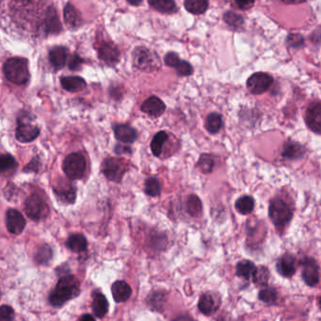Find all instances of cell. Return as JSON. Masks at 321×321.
<instances>
[{"label": "cell", "mask_w": 321, "mask_h": 321, "mask_svg": "<svg viewBox=\"0 0 321 321\" xmlns=\"http://www.w3.org/2000/svg\"><path fill=\"white\" fill-rule=\"evenodd\" d=\"M222 127V118L219 113L212 112L210 113L206 120H205V128L210 134H217Z\"/></svg>", "instance_id": "obj_30"}, {"label": "cell", "mask_w": 321, "mask_h": 321, "mask_svg": "<svg viewBox=\"0 0 321 321\" xmlns=\"http://www.w3.org/2000/svg\"><path fill=\"white\" fill-rule=\"evenodd\" d=\"M255 266L252 262L243 260L240 262L237 266V275L243 279H250L255 271Z\"/></svg>", "instance_id": "obj_31"}, {"label": "cell", "mask_w": 321, "mask_h": 321, "mask_svg": "<svg viewBox=\"0 0 321 321\" xmlns=\"http://www.w3.org/2000/svg\"><path fill=\"white\" fill-rule=\"evenodd\" d=\"M87 240L81 234L71 235L66 241V246L71 251L75 252H83L87 249Z\"/></svg>", "instance_id": "obj_24"}, {"label": "cell", "mask_w": 321, "mask_h": 321, "mask_svg": "<svg viewBox=\"0 0 321 321\" xmlns=\"http://www.w3.org/2000/svg\"><path fill=\"white\" fill-rule=\"evenodd\" d=\"M63 18L67 27L71 30L79 29L82 24L80 13L72 4H67L63 11Z\"/></svg>", "instance_id": "obj_17"}, {"label": "cell", "mask_w": 321, "mask_h": 321, "mask_svg": "<svg viewBox=\"0 0 321 321\" xmlns=\"http://www.w3.org/2000/svg\"><path fill=\"white\" fill-rule=\"evenodd\" d=\"M277 297H278L277 291L273 287H266L259 292L260 301L270 305H272L276 302Z\"/></svg>", "instance_id": "obj_39"}, {"label": "cell", "mask_w": 321, "mask_h": 321, "mask_svg": "<svg viewBox=\"0 0 321 321\" xmlns=\"http://www.w3.org/2000/svg\"><path fill=\"white\" fill-rule=\"evenodd\" d=\"M234 5H236L238 8H240L241 10H249L254 5V2L252 1H249V2H234Z\"/></svg>", "instance_id": "obj_46"}, {"label": "cell", "mask_w": 321, "mask_h": 321, "mask_svg": "<svg viewBox=\"0 0 321 321\" xmlns=\"http://www.w3.org/2000/svg\"><path fill=\"white\" fill-rule=\"evenodd\" d=\"M120 51L112 42H105L101 45L98 50V57L108 65L114 66L120 60Z\"/></svg>", "instance_id": "obj_12"}, {"label": "cell", "mask_w": 321, "mask_h": 321, "mask_svg": "<svg viewBox=\"0 0 321 321\" xmlns=\"http://www.w3.org/2000/svg\"><path fill=\"white\" fill-rule=\"evenodd\" d=\"M128 3H129L130 5H133V6H139V5H141V3H142V1H138V2H134V1H128Z\"/></svg>", "instance_id": "obj_50"}, {"label": "cell", "mask_w": 321, "mask_h": 321, "mask_svg": "<svg viewBox=\"0 0 321 321\" xmlns=\"http://www.w3.org/2000/svg\"><path fill=\"white\" fill-rule=\"evenodd\" d=\"M302 278L310 286H315L318 284V282L320 281V273H319V266L315 259L307 258L303 262Z\"/></svg>", "instance_id": "obj_13"}, {"label": "cell", "mask_w": 321, "mask_h": 321, "mask_svg": "<svg viewBox=\"0 0 321 321\" xmlns=\"http://www.w3.org/2000/svg\"><path fill=\"white\" fill-rule=\"evenodd\" d=\"M14 319V311L9 305L0 307V321H12Z\"/></svg>", "instance_id": "obj_43"}, {"label": "cell", "mask_w": 321, "mask_h": 321, "mask_svg": "<svg viewBox=\"0 0 321 321\" xmlns=\"http://www.w3.org/2000/svg\"><path fill=\"white\" fill-rule=\"evenodd\" d=\"M115 152L119 155H121V154H131V148L130 147H127L125 145H117L116 148H115Z\"/></svg>", "instance_id": "obj_47"}, {"label": "cell", "mask_w": 321, "mask_h": 321, "mask_svg": "<svg viewBox=\"0 0 321 321\" xmlns=\"http://www.w3.org/2000/svg\"><path fill=\"white\" fill-rule=\"evenodd\" d=\"M223 20L233 29H239L244 24V18L241 14H238L234 11H227L223 15Z\"/></svg>", "instance_id": "obj_36"}, {"label": "cell", "mask_w": 321, "mask_h": 321, "mask_svg": "<svg viewBox=\"0 0 321 321\" xmlns=\"http://www.w3.org/2000/svg\"><path fill=\"white\" fill-rule=\"evenodd\" d=\"M39 134H40V129L36 125H33L30 122L19 121L15 132V138L20 142L28 143L36 140Z\"/></svg>", "instance_id": "obj_10"}, {"label": "cell", "mask_w": 321, "mask_h": 321, "mask_svg": "<svg viewBox=\"0 0 321 321\" xmlns=\"http://www.w3.org/2000/svg\"><path fill=\"white\" fill-rule=\"evenodd\" d=\"M269 214L274 225L283 227L286 225L292 218V210L286 201L280 198L273 199L270 204Z\"/></svg>", "instance_id": "obj_4"}, {"label": "cell", "mask_w": 321, "mask_h": 321, "mask_svg": "<svg viewBox=\"0 0 321 321\" xmlns=\"http://www.w3.org/2000/svg\"><path fill=\"white\" fill-rule=\"evenodd\" d=\"M145 193L151 196L156 197L161 193V185L160 181L156 177H149L145 181Z\"/></svg>", "instance_id": "obj_34"}, {"label": "cell", "mask_w": 321, "mask_h": 321, "mask_svg": "<svg viewBox=\"0 0 321 321\" xmlns=\"http://www.w3.org/2000/svg\"><path fill=\"white\" fill-rule=\"evenodd\" d=\"M6 226L11 234L20 235L26 227V220L19 211L9 209L6 213Z\"/></svg>", "instance_id": "obj_9"}, {"label": "cell", "mask_w": 321, "mask_h": 321, "mask_svg": "<svg viewBox=\"0 0 321 321\" xmlns=\"http://www.w3.org/2000/svg\"><path fill=\"white\" fill-rule=\"evenodd\" d=\"M80 321H95V320L90 315H84L81 317Z\"/></svg>", "instance_id": "obj_49"}, {"label": "cell", "mask_w": 321, "mask_h": 321, "mask_svg": "<svg viewBox=\"0 0 321 321\" xmlns=\"http://www.w3.org/2000/svg\"><path fill=\"white\" fill-rule=\"evenodd\" d=\"M82 63H83V60L80 57L79 55H74L69 61V67L71 70H79Z\"/></svg>", "instance_id": "obj_45"}, {"label": "cell", "mask_w": 321, "mask_h": 321, "mask_svg": "<svg viewBox=\"0 0 321 321\" xmlns=\"http://www.w3.org/2000/svg\"><path fill=\"white\" fill-rule=\"evenodd\" d=\"M92 311L94 315L102 319L104 318L107 313L109 311V302L107 298L101 294V293H95L93 295V301H92Z\"/></svg>", "instance_id": "obj_23"}, {"label": "cell", "mask_w": 321, "mask_h": 321, "mask_svg": "<svg viewBox=\"0 0 321 321\" xmlns=\"http://www.w3.org/2000/svg\"><path fill=\"white\" fill-rule=\"evenodd\" d=\"M272 83L273 78L271 75L259 72L251 75L249 78V80H247V88L252 94L258 95L269 90Z\"/></svg>", "instance_id": "obj_8"}, {"label": "cell", "mask_w": 321, "mask_h": 321, "mask_svg": "<svg viewBox=\"0 0 321 321\" xmlns=\"http://www.w3.org/2000/svg\"><path fill=\"white\" fill-rule=\"evenodd\" d=\"M305 147L296 141H288L283 144L281 156L286 160H299L304 157Z\"/></svg>", "instance_id": "obj_15"}, {"label": "cell", "mask_w": 321, "mask_h": 321, "mask_svg": "<svg viewBox=\"0 0 321 321\" xmlns=\"http://www.w3.org/2000/svg\"><path fill=\"white\" fill-rule=\"evenodd\" d=\"M55 192L60 197L61 201L67 203H73L76 200V191L73 187H62L60 189H55Z\"/></svg>", "instance_id": "obj_35"}, {"label": "cell", "mask_w": 321, "mask_h": 321, "mask_svg": "<svg viewBox=\"0 0 321 321\" xmlns=\"http://www.w3.org/2000/svg\"><path fill=\"white\" fill-rule=\"evenodd\" d=\"M80 293V284L79 280L73 275L61 277L56 288L51 293L49 301L55 307H60L67 301L77 298Z\"/></svg>", "instance_id": "obj_1"}, {"label": "cell", "mask_w": 321, "mask_h": 321, "mask_svg": "<svg viewBox=\"0 0 321 321\" xmlns=\"http://www.w3.org/2000/svg\"><path fill=\"white\" fill-rule=\"evenodd\" d=\"M112 296L115 301L117 302H123L126 301L130 298L132 290L127 282L124 281H115L111 287Z\"/></svg>", "instance_id": "obj_18"}, {"label": "cell", "mask_w": 321, "mask_h": 321, "mask_svg": "<svg viewBox=\"0 0 321 321\" xmlns=\"http://www.w3.org/2000/svg\"><path fill=\"white\" fill-rule=\"evenodd\" d=\"M168 139L169 136L165 131H160L155 135L153 141L151 142V150L155 157H160L163 150V145L168 141Z\"/></svg>", "instance_id": "obj_27"}, {"label": "cell", "mask_w": 321, "mask_h": 321, "mask_svg": "<svg viewBox=\"0 0 321 321\" xmlns=\"http://www.w3.org/2000/svg\"><path fill=\"white\" fill-rule=\"evenodd\" d=\"M62 168L68 178L80 179L86 171V160L80 153H73L66 157Z\"/></svg>", "instance_id": "obj_5"}, {"label": "cell", "mask_w": 321, "mask_h": 321, "mask_svg": "<svg viewBox=\"0 0 321 321\" xmlns=\"http://www.w3.org/2000/svg\"><path fill=\"white\" fill-rule=\"evenodd\" d=\"M208 5L209 4L206 0H187L184 3L186 10L196 15L205 12L208 8Z\"/></svg>", "instance_id": "obj_28"}, {"label": "cell", "mask_w": 321, "mask_h": 321, "mask_svg": "<svg viewBox=\"0 0 321 321\" xmlns=\"http://www.w3.org/2000/svg\"><path fill=\"white\" fill-rule=\"evenodd\" d=\"M103 172L105 176L112 182L119 183L122 179L128 167L126 163L120 159L109 158L103 163Z\"/></svg>", "instance_id": "obj_7"}, {"label": "cell", "mask_w": 321, "mask_h": 321, "mask_svg": "<svg viewBox=\"0 0 321 321\" xmlns=\"http://www.w3.org/2000/svg\"><path fill=\"white\" fill-rule=\"evenodd\" d=\"M67 57H68L67 48L63 46H57L50 51L49 60L52 66L57 70H59L64 67L67 60Z\"/></svg>", "instance_id": "obj_19"}, {"label": "cell", "mask_w": 321, "mask_h": 321, "mask_svg": "<svg viewBox=\"0 0 321 321\" xmlns=\"http://www.w3.org/2000/svg\"><path fill=\"white\" fill-rule=\"evenodd\" d=\"M286 42L290 47L301 48L304 45V38L301 36V34L292 33L287 36Z\"/></svg>", "instance_id": "obj_42"}, {"label": "cell", "mask_w": 321, "mask_h": 321, "mask_svg": "<svg viewBox=\"0 0 321 321\" xmlns=\"http://www.w3.org/2000/svg\"><path fill=\"white\" fill-rule=\"evenodd\" d=\"M277 269L279 273L283 277H291L296 271L295 259L290 254H285L277 264Z\"/></svg>", "instance_id": "obj_22"}, {"label": "cell", "mask_w": 321, "mask_h": 321, "mask_svg": "<svg viewBox=\"0 0 321 321\" xmlns=\"http://www.w3.org/2000/svg\"><path fill=\"white\" fill-rule=\"evenodd\" d=\"M17 168V163L10 155L0 156V175H6L13 172Z\"/></svg>", "instance_id": "obj_29"}, {"label": "cell", "mask_w": 321, "mask_h": 321, "mask_svg": "<svg viewBox=\"0 0 321 321\" xmlns=\"http://www.w3.org/2000/svg\"><path fill=\"white\" fill-rule=\"evenodd\" d=\"M236 208L242 215H248L254 208V200L251 196H242L236 201Z\"/></svg>", "instance_id": "obj_32"}, {"label": "cell", "mask_w": 321, "mask_h": 321, "mask_svg": "<svg viewBox=\"0 0 321 321\" xmlns=\"http://www.w3.org/2000/svg\"><path fill=\"white\" fill-rule=\"evenodd\" d=\"M305 121L308 127L316 134L321 133V105L320 102L314 103L306 111Z\"/></svg>", "instance_id": "obj_11"}, {"label": "cell", "mask_w": 321, "mask_h": 321, "mask_svg": "<svg viewBox=\"0 0 321 321\" xmlns=\"http://www.w3.org/2000/svg\"><path fill=\"white\" fill-rule=\"evenodd\" d=\"M181 59L179 56L175 53V52H169L166 54L165 58H164V61L166 63V65L170 66V67H173L180 61Z\"/></svg>", "instance_id": "obj_44"}, {"label": "cell", "mask_w": 321, "mask_h": 321, "mask_svg": "<svg viewBox=\"0 0 321 321\" xmlns=\"http://www.w3.org/2000/svg\"><path fill=\"white\" fill-rule=\"evenodd\" d=\"M270 278V271L266 267H259L255 269L252 279L257 285H266Z\"/></svg>", "instance_id": "obj_38"}, {"label": "cell", "mask_w": 321, "mask_h": 321, "mask_svg": "<svg viewBox=\"0 0 321 321\" xmlns=\"http://www.w3.org/2000/svg\"><path fill=\"white\" fill-rule=\"evenodd\" d=\"M148 3L153 9L162 13L171 14L177 11L175 2L171 0H150Z\"/></svg>", "instance_id": "obj_26"}, {"label": "cell", "mask_w": 321, "mask_h": 321, "mask_svg": "<svg viewBox=\"0 0 321 321\" xmlns=\"http://www.w3.org/2000/svg\"><path fill=\"white\" fill-rule=\"evenodd\" d=\"M174 321H195L189 316H180Z\"/></svg>", "instance_id": "obj_48"}, {"label": "cell", "mask_w": 321, "mask_h": 321, "mask_svg": "<svg viewBox=\"0 0 321 321\" xmlns=\"http://www.w3.org/2000/svg\"><path fill=\"white\" fill-rule=\"evenodd\" d=\"M174 69L176 71L177 75L179 77H190L193 74V67L191 66V63L187 60H181L175 66Z\"/></svg>", "instance_id": "obj_41"}, {"label": "cell", "mask_w": 321, "mask_h": 321, "mask_svg": "<svg viewBox=\"0 0 321 321\" xmlns=\"http://www.w3.org/2000/svg\"><path fill=\"white\" fill-rule=\"evenodd\" d=\"M133 63L136 68L146 73L159 70L161 67L159 55L145 46H138L134 49Z\"/></svg>", "instance_id": "obj_3"}, {"label": "cell", "mask_w": 321, "mask_h": 321, "mask_svg": "<svg viewBox=\"0 0 321 321\" xmlns=\"http://www.w3.org/2000/svg\"><path fill=\"white\" fill-rule=\"evenodd\" d=\"M114 134L118 141L123 143H133L138 138V133L128 124H117L114 126Z\"/></svg>", "instance_id": "obj_16"}, {"label": "cell", "mask_w": 321, "mask_h": 321, "mask_svg": "<svg viewBox=\"0 0 321 321\" xmlns=\"http://www.w3.org/2000/svg\"><path fill=\"white\" fill-rule=\"evenodd\" d=\"M187 211H188V213L191 216H193V217H196V216H198L201 213V201H200V199L196 195H191L188 198V201H187Z\"/></svg>", "instance_id": "obj_37"}, {"label": "cell", "mask_w": 321, "mask_h": 321, "mask_svg": "<svg viewBox=\"0 0 321 321\" xmlns=\"http://www.w3.org/2000/svg\"><path fill=\"white\" fill-rule=\"evenodd\" d=\"M44 28H45V32L48 34H53V33H58L61 30L60 21L58 18V14L56 10L53 9H49L46 12V17L44 21Z\"/></svg>", "instance_id": "obj_25"}, {"label": "cell", "mask_w": 321, "mask_h": 321, "mask_svg": "<svg viewBox=\"0 0 321 321\" xmlns=\"http://www.w3.org/2000/svg\"><path fill=\"white\" fill-rule=\"evenodd\" d=\"M215 166V160L213 157L208 154H202L197 163V167L202 173H210Z\"/></svg>", "instance_id": "obj_33"}, {"label": "cell", "mask_w": 321, "mask_h": 321, "mask_svg": "<svg viewBox=\"0 0 321 321\" xmlns=\"http://www.w3.org/2000/svg\"><path fill=\"white\" fill-rule=\"evenodd\" d=\"M60 84L64 90L71 92H79L86 88V81L80 77H63L60 79Z\"/></svg>", "instance_id": "obj_20"}, {"label": "cell", "mask_w": 321, "mask_h": 321, "mask_svg": "<svg viewBox=\"0 0 321 321\" xmlns=\"http://www.w3.org/2000/svg\"><path fill=\"white\" fill-rule=\"evenodd\" d=\"M198 307H199V310L203 315L210 316L214 312L218 310L219 303H217L215 298L211 294L205 293V294L201 295V298L199 300V303H198Z\"/></svg>", "instance_id": "obj_21"}, {"label": "cell", "mask_w": 321, "mask_h": 321, "mask_svg": "<svg viewBox=\"0 0 321 321\" xmlns=\"http://www.w3.org/2000/svg\"><path fill=\"white\" fill-rule=\"evenodd\" d=\"M141 111L152 117H160L166 111V105L159 97L151 96L143 102Z\"/></svg>", "instance_id": "obj_14"}, {"label": "cell", "mask_w": 321, "mask_h": 321, "mask_svg": "<svg viewBox=\"0 0 321 321\" xmlns=\"http://www.w3.org/2000/svg\"><path fill=\"white\" fill-rule=\"evenodd\" d=\"M25 211L30 219L38 221L46 218L49 213V208L40 196L33 194L26 200Z\"/></svg>", "instance_id": "obj_6"}, {"label": "cell", "mask_w": 321, "mask_h": 321, "mask_svg": "<svg viewBox=\"0 0 321 321\" xmlns=\"http://www.w3.org/2000/svg\"><path fill=\"white\" fill-rule=\"evenodd\" d=\"M0 297H1V291H0Z\"/></svg>", "instance_id": "obj_51"}, {"label": "cell", "mask_w": 321, "mask_h": 321, "mask_svg": "<svg viewBox=\"0 0 321 321\" xmlns=\"http://www.w3.org/2000/svg\"><path fill=\"white\" fill-rule=\"evenodd\" d=\"M3 71L7 80L14 84L24 85L30 80V75L28 61L25 59H9L4 64Z\"/></svg>", "instance_id": "obj_2"}, {"label": "cell", "mask_w": 321, "mask_h": 321, "mask_svg": "<svg viewBox=\"0 0 321 321\" xmlns=\"http://www.w3.org/2000/svg\"><path fill=\"white\" fill-rule=\"evenodd\" d=\"M35 258H36V261L38 262L39 264H41V265L47 264L52 258V250H51L50 247L47 245L40 247L36 253Z\"/></svg>", "instance_id": "obj_40"}]
</instances>
